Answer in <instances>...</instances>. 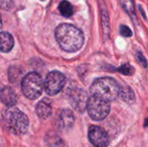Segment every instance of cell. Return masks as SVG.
Here are the masks:
<instances>
[{
    "label": "cell",
    "mask_w": 148,
    "mask_h": 147,
    "mask_svg": "<svg viewBox=\"0 0 148 147\" xmlns=\"http://www.w3.org/2000/svg\"><path fill=\"white\" fill-rule=\"evenodd\" d=\"M14 3V0H0V8L3 10H10Z\"/></svg>",
    "instance_id": "19"
},
{
    "label": "cell",
    "mask_w": 148,
    "mask_h": 147,
    "mask_svg": "<svg viewBox=\"0 0 148 147\" xmlns=\"http://www.w3.org/2000/svg\"><path fill=\"white\" fill-rule=\"evenodd\" d=\"M120 3L122 6V8L124 9V10L129 15V16L133 20V22L134 23H137L138 18H137L135 8H134V1L133 0H120Z\"/></svg>",
    "instance_id": "13"
},
{
    "label": "cell",
    "mask_w": 148,
    "mask_h": 147,
    "mask_svg": "<svg viewBox=\"0 0 148 147\" xmlns=\"http://www.w3.org/2000/svg\"><path fill=\"white\" fill-rule=\"evenodd\" d=\"M87 110L91 119L94 120H102L109 114L110 104L101 98L91 95L87 103Z\"/></svg>",
    "instance_id": "5"
},
{
    "label": "cell",
    "mask_w": 148,
    "mask_h": 147,
    "mask_svg": "<svg viewBox=\"0 0 148 147\" xmlns=\"http://www.w3.org/2000/svg\"><path fill=\"white\" fill-rule=\"evenodd\" d=\"M2 28V18H1V16H0V29Z\"/></svg>",
    "instance_id": "21"
},
{
    "label": "cell",
    "mask_w": 148,
    "mask_h": 147,
    "mask_svg": "<svg viewBox=\"0 0 148 147\" xmlns=\"http://www.w3.org/2000/svg\"><path fill=\"white\" fill-rule=\"evenodd\" d=\"M145 126H148V119L146 120V123H145Z\"/></svg>",
    "instance_id": "22"
},
{
    "label": "cell",
    "mask_w": 148,
    "mask_h": 147,
    "mask_svg": "<svg viewBox=\"0 0 148 147\" xmlns=\"http://www.w3.org/2000/svg\"><path fill=\"white\" fill-rule=\"evenodd\" d=\"M0 101L7 107H13L17 101V97L14 90L9 87L0 89Z\"/></svg>",
    "instance_id": "9"
},
{
    "label": "cell",
    "mask_w": 148,
    "mask_h": 147,
    "mask_svg": "<svg viewBox=\"0 0 148 147\" xmlns=\"http://www.w3.org/2000/svg\"><path fill=\"white\" fill-rule=\"evenodd\" d=\"M56 39L59 46L66 52H75L84 43L82 31L69 23H62L56 29Z\"/></svg>",
    "instance_id": "1"
},
{
    "label": "cell",
    "mask_w": 148,
    "mask_h": 147,
    "mask_svg": "<svg viewBox=\"0 0 148 147\" xmlns=\"http://www.w3.org/2000/svg\"><path fill=\"white\" fill-rule=\"evenodd\" d=\"M88 135L89 141L95 147H108L109 144V138L107 132L98 126H91Z\"/></svg>",
    "instance_id": "7"
},
{
    "label": "cell",
    "mask_w": 148,
    "mask_h": 147,
    "mask_svg": "<svg viewBox=\"0 0 148 147\" xmlns=\"http://www.w3.org/2000/svg\"><path fill=\"white\" fill-rule=\"evenodd\" d=\"M120 94H121V98L123 99V101H125L127 103H133L135 101V95H134L133 90L128 87L121 88Z\"/></svg>",
    "instance_id": "15"
},
{
    "label": "cell",
    "mask_w": 148,
    "mask_h": 147,
    "mask_svg": "<svg viewBox=\"0 0 148 147\" xmlns=\"http://www.w3.org/2000/svg\"><path fill=\"white\" fill-rule=\"evenodd\" d=\"M58 9H59L60 13L63 16H66V17L71 16L73 15V12H74L72 4L69 2L66 1V0H63V1H62L60 3V4L58 6Z\"/></svg>",
    "instance_id": "14"
},
{
    "label": "cell",
    "mask_w": 148,
    "mask_h": 147,
    "mask_svg": "<svg viewBox=\"0 0 148 147\" xmlns=\"http://www.w3.org/2000/svg\"><path fill=\"white\" fill-rule=\"evenodd\" d=\"M121 88L118 82L109 77L96 79L90 87L92 95L101 98L107 101H113L120 95Z\"/></svg>",
    "instance_id": "3"
},
{
    "label": "cell",
    "mask_w": 148,
    "mask_h": 147,
    "mask_svg": "<svg viewBox=\"0 0 148 147\" xmlns=\"http://www.w3.org/2000/svg\"><path fill=\"white\" fill-rule=\"evenodd\" d=\"M36 112L39 118L48 119L52 113V106L51 101L48 99H43L39 101L36 107Z\"/></svg>",
    "instance_id": "10"
},
{
    "label": "cell",
    "mask_w": 148,
    "mask_h": 147,
    "mask_svg": "<svg viewBox=\"0 0 148 147\" xmlns=\"http://www.w3.org/2000/svg\"><path fill=\"white\" fill-rule=\"evenodd\" d=\"M3 121L7 129L15 135H23L29 128V119L18 108L8 107L3 112Z\"/></svg>",
    "instance_id": "2"
},
{
    "label": "cell",
    "mask_w": 148,
    "mask_h": 147,
    "mask_svg": "<svg viewBox=\"0 0 148 147\" xmlns=\"http://www.w3.org/2000/svg\"><path fill=\"white\" fill-rule=\"evenodd\" d=\"M21 88L26 98L29 100H36L42 94L43 89V81L38 74L31 72L23 77Z\"/></svg>",
    "instance_id": "4"
},
{
    "label": "cell",
    "mask_w": 148,
    "mask_h": 147,
    "mask_svg": "<svg viewBox=\"0 0 148 147\" xmlns=\"http://www.w3.org/2000/svg\"><path fill=\"white\" fill-rule=\"evenodd\" d=\"M59 122L63 128H71L75 122V116L72 111L69 109H64L61 112L59 115Z\"/></svg>",
    "instance_id": "12"
},
{
    "label": "cell",
    "mask_w": 148,
    "mask_h": 147,
    "mask_svg": "<svg viewBox=\"0 0 148 147\" xmlns=\"http://www.w3.org/2000/svg\"><path fill=\"white\" fill-rule=\"evenodd\" d=\"M69 99L73 107L78 112L83 113L87 109L88 97L84 90L81 88H75L70 90V93L69 94Z\"/></svg>",
    "instance_id": "8"
},
{
    "label": "cell",
    "mask_w": 148,
    "mask_h": 147,
    "mask_svg": "<svg viewBox=\"0 0 148 147\" xmlns=\"http://www.w3.org/2000/svg\"><path fill=\"white\" fill-rule=\"evenodd\" d=\"M120 33H121V35H122L123 36H126V37H131L133 36L132 30L127 26H126L124 24H121L120 26Z\"/></svg>",
    "instance_id": "18"
},
{
    "label": "cell",
    "mask_w": 148,
    "mask_h": 147,
    "mask_svg": "<svg viewBox=\"0 0 148 147\" xmlns=\"http://www.w3.org/2000/svg\"><path fill=\"white\" fill-rule=\"evenodd\" d=\"M65 82V76L62 73L58 71H52L47 75L43 83V88L49 95H56L62 91Z\"/></svg>",
    "instance_id": "6"
},
{
    "label": "cell",
    "mask_w": 148,
    "mask_h": 147,
    "mask_svg": "<svg viewBox=\"0 0 148 147\" xmlns=\"http://www.w3.org/2000/svg\"><path fill=\"white\" fill-rule=\"evenodd\" d=\"M101 20H102V25H103V31L104 34L107 36L109 35V18H108V13L105 9L101 10Z\"/></svg>",
    "instance_id": "16"
},
{
    "label": "cell",
    "mask_w": 148,
    "mask_h": 147,
    "mask_svg": "<svg viewBox=\"0 0 148 147\" xmlns=\"http://www.w3.org/2000/svg\"><path fill=\"white\" fill-rule=\"evenodd\" d=\"M117 71L120 72V73H121V74H123V75H131L134 74V70L133 67L130 66L129 64H124V65H122L121 68H119L117 69Z\"/></svg>",
    "instance_id": "17"
},
{
    "label": "cell",
    "mask_w": 148,
    "mask_h": 147,
    "mask_svg": "<svg viewBox=\"0 0 148 147\" xmlns=\"http://www.w3.org/2000/svg\"><path fill=\"white\" fill-rule=\"evenodd\" d=\"M136 58H137L138 62H139L143 67H145V68L147 67V59L145 58V56L143 55V54H142L141 52L138 51V52L136 53Z\"/></svg>",
    "instance_id": "20"
},
{
    "label": "cell",
    "mask_w": 148,
    "mask_h": 147,
    "mask_svg": "<svg viewBox=\"0 0 148 147\" xmlns=\"http://www.w3.org/2000/svg\"><path fill=\"white\" fill-rule=\"evenodd\" d=\"M14 46V39L8 32H0V51L10 52Z\"/></svg>",
    "instance_id": "11"
}]
</instances>
